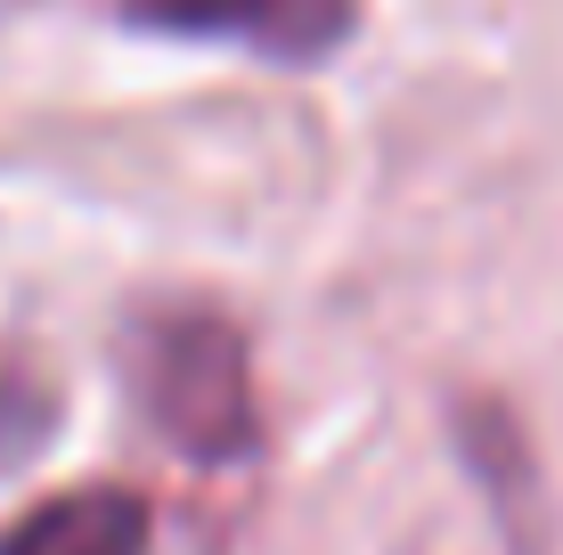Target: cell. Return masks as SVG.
Here are the masks:
<instances>
[{"label":"cell","mask_w":563,"mask_h":555,"mask_svg":"<svg viewBox=\"0 0 563 555\" xmlns=\"http://www.w3.org/2000/svg\"><path fill=\"white\" fill-rule=\"evenodd\" d=\"M131 368V400L155 433H164L180 457L197 466H229V457L254 449L262 417H254V359H245V335L229 328L205 302H172V311H147L123 343Z\"/></svg>","instance_id":"obj_1"},{"label":"cell","mask_w":563,"mask_h":555,"mask_svg":"<svg viewBox=\"0 0 563 555\" xmlns=\"http://www.w3.org/2000/svg\"><path fill=\"white\" fill-rule=\"evenodd\" d=\"M147 540H155V514L140 490L82 482L16 514L0 531V555H147Z\"/></svg>","instance_id":"obj_3"},{"label":"cell","mask_w":563,"mask_h":555,"mask_svg":"<svg viewBox=\"0 0 563 555\" xmlns=\"http://www.w3.org/2000/svg\"><path fill=\"white\" fill-rule=\"evenodd\" d=\"M155 33H221V42H254L286 66L327 57L352 33V0H123Z\"/></svg>","instance_id":"obj_2"}]
</instances>
